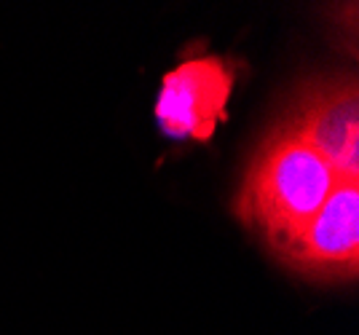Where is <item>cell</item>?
Here are the masks:
<instances>
[{
	"mask_svg": "<svg viewBox=\"0 0 359 335\" xmlns=\"http://www.w3.org/2000/svg\"><path fill=\"white\" fill-rule=\"evenodd\" d=\"M335 183L341 180L327 161L276 123L252 153L231 210L244 228L260 233L266 247L279 255L322 210Z\"/></svg>",
	"mask_w": 359,
	"mask_h": 335,
	"instance_id": "1",
	"label": "cell"
},
{
	"mask_svg": "<svg viewBox=\"0 0 359 335\" xmlns=\"http://www.w3.org/2000/svg\"><path fill=\"white\" fill-rule=\"evenodd\" d=\"M282 126L319 153L341 183L359 180V89L354 76L306 81L292 94Z\"/></svg>",
	"mask_w": 359,
	"mask_h": 335,
	"instance_id": "2",
	"label": "cell"
},
{
	"mask_svg": "<svg viewBox=\"0 0 359 335\" xmlns=\"http://www.w3.org/2000/svg\"><path fill=\"white\" fill-rule=\"evenodd\" d=\"M236 64L220 54H198L166 70L156 100V121L169 139L210 142L228 121Z\"/></svg>",
	"mask_w": 359,
	"mask_h": 335,
	"instance_id": "3",
	"label": "cell"
},
{
	"mask_svg": "<svg viewBox=\"0 0 359 335\" xmlns=\"http://www.w3.org/2000/svg\"><path fill=\"white\" fill-rule=\"evenodd\" d=\"M276 258L314 282H354L359 274V188L335 183L322 210Z\"/></svg>",
	"mask_w": 359,
	"mask_h": 335,
	"instance_id": "4",
	"label": "cell"
}]
</instances>
